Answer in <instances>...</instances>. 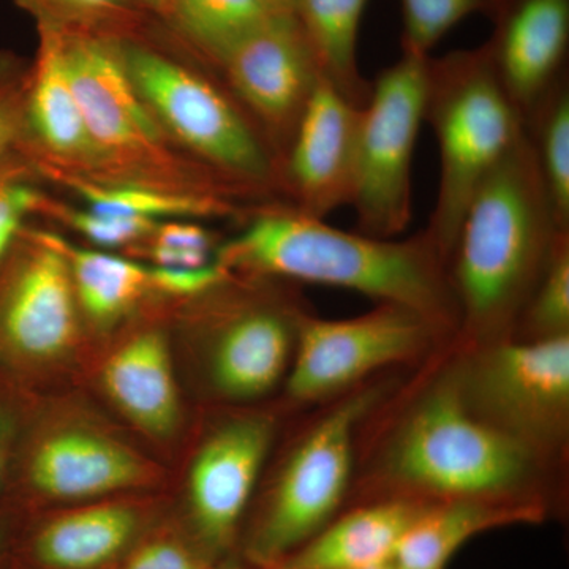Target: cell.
I'll return each mask as SVG.
<instances>
[{"label": "cell", "instance_id": "cell-1", "mask_svg": "<svg viewBox=\"0 0 569 569\" xmlns=\"http://www.w3.org/2000/svg\"><path fill=\"white\" fill-rule=\"evenodd\" d=\"M217 263L254 279L329 284L408 307L448 337L459 310L448 263L426 230L407 239L339 230L290 204L258 209L244 230L224 242Z\"/></svg>", "mask_w": 569, "mask_h": 569}, {"label": "cell", "instance_id": "cell-2", "mask_svg": "<svg viewBox=\"0 0 569 569\" xmlns=\"http://www.w3.org/2000/svg\"><path fill=\"white\" fill-rule=\"evenodd\" d=\"M561 231L523 127L468 206L449 254L460 348L515 335Z\"/></svg>", "mask_w": 569, "mask_h": 569}, {"label": "cell", "instance_id": "cell-3", "mask_svg": "<svg viewBox=\"0 0 569 569\" xmlns=\"http://www.w3.org/2000/svg\"><path fill=\"white\" fill-rule=\"evenodd\" d=\"M546 460L468 406L456 369L437 378L403 410L377 460L387 496L546 500L538 479Z\"/></svg>", "mask_w": 569, "mask_h": 569}, {"label": "cell", "instance_id": "cell-4", "mask_svg": "<svg viewBox=\"0 0 569 569\" xmlns=\"http://www.w3.org/2000/svg\"><path fill=\"white\" fill-rule=\"evenodd\" d=\"M425 122L440 151V182L426 233L449 260L479 187L523 132L485 44L427 61Z\"/></svg>", "mask_w": 569, "mask_h": 569}, {"label": "cell", "instance_id": "cell-5", "mask_svg": "<svg viewBox=\"0 0 569 569\" xmlns=\"http://www.w3.org/2000/svg\"><path fill=\"white\" fill-rule=\"evenodd\" d=\"M381 395L369 387L343 396L298 441L250 537L254 563L274 567L336 518L350 488L356 436Z\"/></svg>", "mask_w": 569, "mask_h": 569}, {"label": "cell", "instance_id": "cell-6", "mask_svg": "<svg viewBox=\"0 0 569 569\" xmlns=\"http://www.w3.org/2000/svg\"><path fill=\"white\" fill-rule=\"evenodd\" d=\"M127 71L153 119L231 182L279 186L280 160L238 100L146 48H123Z\"/></svg>", "mask_w": 569, "mask_h": 569}, {"label": "cell", "instance_id": "cell-7", "mask_svg": "<svg viewBox=\"0 0 569 569\" xmlns=\"http://www.w3.org/2000/svg\"><path fill=\"white\" fill-rule=\"evenodd\" d=\"M456 367L460 391L479 417L548 462L569 429V336L509 339L477 348Z\"/></svg>", "mask_w": 569, "mask_h": 569}, {"label": "cell", "instance_id": "cell-8", "mask_svg": "<svg viewBox=\"0 0 569 569\" xmlns=\"http://www.w3.org/2000/svg\"><path fill=\"white\" fill-rule=\"evenodd\" d=\"M429 56L402 51L372 82L361 111L356 162V231L392 239L413 216L415 148L425 122Z\"/></svg>", "mask_w": 569, "mask_h": 569}, {"label": "cell", "instance_id": "cell-9", "mask_svg": "<svg viewBox=\"0 0 569 569\" xmlns=\"http://www.w3.org/2000/svg\"><path fill=\"white\" fill-rule=\"evenodd\" d=\"M448 337L421 313L378 305L362 316L325 320L302 316L287 392L296 402L331 399L385 367L415 361Z\"/></svg>", "mask_w": 569, "mask_h": 569}, {"label": "cell", "instance_id": "cell-10", "mask_svg": "<svg viewBox=\"0 0 569 569\" xmlns=\"http://www.w3.org/2000/svg\"><path fill=\"white\" fill-rule=\"evenodd\" d=\"M220 66L236 100L257 121L282 162L321 78L295 14L269 18L234 44Z\"/></svg>", "mask_w": 569, "mask_h": 569}, {"label": "cell", "instance_id": "cell-11", "mask_svg": "<svg viewBox=\"0 0 569 569\" xmlns=\"http://www.w3.org/2000/svg\"><path fill=\"white\" fill-rule=\"evenodd\" d=\"M62 37L71 86L99 163L141 167L162 159V127L130 80L123 48L92 33L62 29Z\"/></svg>", "mask_w": 569, "mask_h": 569}, {"label": "cell", "instance_id": "cell-12", "mask_svg": "<svg viewBox=\"0 0 569 569\" xmlns=\"http://www.w3.org/2000/svg\"><path fill=\"white\" fill-rule=\"evenodd\" d=\"M0 279V350L22 361L62 355L77 336V305L66 254L54 236H29Z\"/></svg>", "mask_w": 569, "mask_h": 569}, {"label": "cell", "instance_id": "cell-13", "mask_svg": "<svg viewBox=\"0 0 569 569\" xmlns=\"http://www.w3.org/2000/svg\"><path fill=\"white\" fill-rule=\"evenodd\" d=\"M361 111L323 78L317 82L280 162L279 186L293 198L291 208L326 219L351 206Z\"/></svg>", "mask_w": 569, "mask_h": 569}, {"label": "cell", "instance_id": "cell-14", "mask_svg": "<svg viewBox=\"0 0 569 569\" xmlns=\"http://www.w3.org/2000/svg\"><path fill=\"white\" fill-rule=\"evenodd\" d=\"M490 62L522 122L568 73L569 0H493Z\"/></svg>", "mask_w": 569, "mask_h": 569}, {"label": "cell", "instance_id": "cell-15", "mask_svg": "<svg viewBox=\"0 0 569 569\" xmlns=\"http://www.w3.org/2000/svg\"><path fill=\"white\" fill-rule=\"evenodd\" d=\"M274 427L264 417H241L219 427L198 451L189 493L194 523L212 549L234 538L266 456Z\"/></svg>", "mask_w": 569, "mask_h": 569}, {"label": "cell", "instance_id": "cell-16", "mask_svg": "<svg viewBox=\"0 0 569 569\" xmlns=\"http://www.w3.org/2000/svg\"><path fill=\"white\" fill-rule=\"evenodd\" d=\"M305 312L271 301H250L230 313L211 358L216 388L228 399L264 396L290 370Z\"/></svg>", "mask_w": 569, "mask_h": 569}, {"label": "cell", "instance_id": "cell-17", "mask_svg": "<svg viewBox=\"0 0 569 569\" xmlns=\"http://www.w3.org/2000/svg\"><path fill=\"white\" fill-rule=\"evenodd\" d=\"M548 515V501L533 498L432 501L400 539L391 563L400 569H447L471 538L503 527L539 523Z\"/></svg>", "mask_w": 569, "mask_h": 569}, {"label": "cell", "instance_id": "cell-18", "mask_svg": "<svg viewBox=\"0 0 569 569\" xmlns=\"http://www.w3.org/2000/svg\"><path fill=\"white\" fill-rule=\"evenodd\" d=\"M40 48L29 81L22 88V144L67 162L99 163L67 70L61 26L39 18Z\"/></svg>", "mask_w": 569, "mask_h": 569}, {"label": "cell", "instance_id": "cell-19", "mask_svg": "<svg viewBox=\"0 0 569 569\" xmlns=\"http://www.w3.org/2000/svg\"><path fill=\"white\" fill-rule=\"evenodd\" d=\"M429 501L377 498L335 518L269 569H367L391 563L400 539Z\"/></svg>", "mask_w": 569, "mask_h": 569}, {"label": "cell", "instance_id": "cell-20", "mask_svg": "<svg viewBox=\"0 0 569 569\" xmlns=\"http://www.w3.org/2000/svg\"><path fill=\"white\" fill-rule=\"evenodd\" d=\"M146 468L129 448L89 432H61L41 441L31 479L44 496L78 500L140 485Z\"/></svg>", "mask_w": 569, "mask_h": 569}, {"label": "cell", "instance_id": "cell-21", "mask_svg": "<svg viewBox=\"0 0 569 569\" xmlns=\"http://www.w3.org/2000/svg\"><path fill=\"white\" fill-rule=\"evenodd\" d=\"M103 383L112 400L134 425L156 437L173 432L179 396L167 339L142 332L119 348L103 367Z\"/></svg>", "mask_w": 569, "mask_h": 569}, {"label": "cell", "instance_id": "cell-22", "mask_svg": "<svg viewBox=\"0 0 569 569\" xmlns=\"http://www.w3.org/2000/svg\"><path fill=\"white\" fill-rule=\"evenodd\" d=\"M369 0H296L295 18L329 86L356 107L365 108L372 82L358 66V36Z\"/></svg>", "mask_w": 569, "mask_h": 569}, {"label": "cell", "instance_id": "cell-23", "mask_svg": "<svg viewBox=\"0 0 569 569\" xmlns=\"http://www.w3.org/2000/svg\"><path fill=\"white\" fill-rule=\"evenodd\" d=\"M137 526V515L121 505L81 509L48 523L33 549L48 568H99L122 552Z\"/></svg>", "mask_w": 569, "mask_h": 569}, {"label": "cell", "instance_id": "cell-24", "mask_svg": "<svg viewBox=\"0 0 569 569\" xmlns=\"http://www.w3.org/2000/svg\"><path fill=\"white\" fill-rule=\"evenodd\" d=\"M54 241L66 254L78 302L99 323L118 320L151 290L149 266L67 244L56 236Z\"/></svg>", "mask_w": 569, "mask_h": 569}, {"label": "cell", "instance_id": "cell-25", "mask_svg": "<svg viewBox=\"0 0 569 569\" xmlns=\"http://www.w3.org/2000/svg\"><path fill=\"white\" fill-rule=\"evenodd\" d=\"M66 182L84 200L86 208L132 219L160 222L162 219L186 220L233 212V204L220 194L178 193L156 187L86 181L81 178H66Z\"/></svg>", "mask_w": 569, "mask_h": 569}, {"label": "cell", "instance_id": "cell-26", "mask_svg": "<svg viewBox=\"0 0 569 569\" xmlns=\"http://www.w3.org/2000/svg\"><path fill=\"white\" fill-rule=\"evenodd\" d=\"M560 230L569 231V78L556 82L523 121Z\"/></svg>", "mask_w": 569, "mask_h": 569}, {"label": "cell", "instance_id": "cell-27", "mask_svg": "<svg viewBox=\"0 0 569 569\" xmlns=\"http://www.w3.org/2000/svg\"><path fill=\"white\" fill-rule=\"evenodd\" d=\"M168 11L219 63L234 44L277 14L261 0H170Z\"/></svg>", "mask_w": 569, "mask_h": 569}, {"label": "cell", "instance_id": "cell-28", "mask_svg": "<svg viewBox=\"0 0 569 569\" xmlns=\"http://www.w3.org/2000/svg\"><path fill=\"white\" fill-rule=\"evenodd\" d=\"M569 336V231H561L541 279L520 313L515 339Z\"/></svg>", "mask_w": 569, "mask_h": 569}, {"label": "cell", "instance_id": "cell-29", "mask_svg": "<svg viewBox=\"0 0 569 569\" xmlns=\"http://www.w3.org/2000/svg\"><path fill=\"white\" fill-rule=\"evenodd\" d=\"M490 7L492 0H402V51L429 56L456 24Z\"/></svg>", "mask_w": 569, "mask_h": 569}, {"label": "cell", "instance_id": "cell-30", "mask_svg": "<svg viewBox=\"0 0 569 569\" xmlns=\"http://www.w3.org/2000/svg\"><path fill=\"white\" fill-rule=\"evenodd\" d=\"M148 253L156 266L201 268L211 264L212 236L186 220L160 222L152 231Z\"/></svg>", "mask_w": 569, "mask_h": 569}, {"label": "cell", "instance_id": "cell-31", "mask_svg": "<svg viewBox=\"0 0 569 569\" xmlns=\"http://www.w3.org/2000/svg\"><path fill=\"white\" fill-rule=\"evenodd\" d=\"M43 197L24 181L17 157L0 163V266L21 234L29 213L43 208Z\"/></svg>", "mask_w": 569, "mask_h": 569}, {"label": "cell", "instance_id": "cell-32", "mask_svg": "<svg viewBox=\"0 0 569 569\" xmlns=\"http://www.w3.org/2000/svg\"><path fill=\"white\" fill-rule=\"evenodd\" d=\"M48 212L61 217L63 222L103 247H121L130 242L149 238L160 222L152 220L132 219V217L114 216V213L93 211V209H74L67 206H51L44 201Z\"/></svg>", "mask_w": 569, "mask_h": 569}, {"label": "cell", "instance_id": "cell-33", "mask_svg": "<svg viewBox=\"0 0 569 569\" xmlns=\"http://www.w3.org/2000/svg\"><path fill=\"white\" fill-rule=\"evenodd\" d=\"M22 88L24 81L13 62L0 56V163L13 157L21 146Z\"/></svg>", "mask_w": 569, "mask_h": 569}, {"label": "cell", "instance_id": "cell-34", "mask_svg": "<svg viewBox=\"0 0 569 569\" xmlns=\"http://www.w3.org/2000/svg\"><path fill=\"white\" fill-rule=\"evenodd\" d=\"M231 272L219 263L201 268H164L149 266L151 288L173 296H193L213 290L230 279Z\"/></svg>", "mask_w": 569, "mask_h": 569}, {"label": "cell", "instance_id": "cell-35", "mask_svg": "<svg viewBox=\"0 0 569 569\" xmlns=\"http://www.w3.org/2000/svg\"><path fill=\"white\" fill-rule=\"evenodd\" d=\"M122 569H203V567L182 546L171 541H153L138 550Z\"/></svg>", "mask_w": 569, "mask_h": 569}, {"label": "cell", "instance_id": "cell-36", "mask_svg": "<svg viewBox=\"0 0 569 569\" xmlns=\"http://www.w3.org/2000/svg\"><path fill=\"white\" fill-rule=\"evenodd\" d=\"M26 9L37 14H48L51 10L78 18H102L118 13L123 0H20Z\"/></svg>", "mask_w": 569, "mask_h": 569}, {"label": "cell", "instance_id": "cell-37", "mask_svg": "<svg viewBox=\"0 0 569 569\" xmlns=\"http://www.w3.org/2000/svg\"><path fill=\"white\" fill-rule=\"evenodd\" d=\"M7 448H9V427L0 415V482H2L3 471H6Z\"/></svg>", "mask_w": 569, "mask_h": 569}, {"label": "cell", "instance_id": "cell-38", "mask_svg": "<svg viewBox=\"0 0 569 569\" xmlns=\"http://www.w3.org/2000/svg\"><path fill=\"white\" fill-rule=\"evenodd\" d=\"M274 13L293 14L296 0H261Z\"/></svg>", "mask_w": 569, "mask_h": 569}, {"label": "cell", "instance_id": "cell-39", "mask_svg": "<svg viewBox=\"0 0 569 569\" xmlns=\"http://www.w3.org/2000/svg\"><path fill=\"white\" fill-rule=\"evenodd\" d=\"M142 2L153 10L168 11L170 9V0H142Z\"/></svg>", "mask_w": 569, "mask_h": 569}, {"label": "cell", "instance_id": "cell-40", "mask_svg": "<svg viewBox=\"0 0 569 569\" xmlns=\"http://www.w3.org/2000/svg\"><path fill=\"white\" fill-rule=\"evenodd\" d=\"M3 541H6V529H3L2 523H0V552H2Z\"/></svg>", "mask_w": 569, "mask_h": 569}, {"label": "cell", "instance_id": "cell-41", "mask_svg": "<svg viewBox=\"0 0 569 569\" xmlns=\"http://www.w3.org/2000/svg\"><path fill=\"white\" fill-rule=\"evenodd\" d=\"M367 569H400L395 567L392 563L381 565V567H373V568H367Z\"/></svg>", "mask_w": 569, "mask_h": 569}]
</instances>
